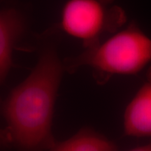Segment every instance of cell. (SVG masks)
<instances>
[{"mask_svg": "<svg viewBox=\"0 0 151 151\" xmlns=\"http://www.w3.org/2000/svg\"><path fill=\"white\" fill-rule=\"evenodd\" d=\"M58 29L41 48L31 73L0 99V115L11 145L20 151H46L57 143L52 132L57 94L65 70L57 50Z\"/></svg>", "mask_w": 151, "mask_h": 151, "instance_id": "obj_1", "label": "cell"}, {"mask_svg": "<svg viewBox=\"0 0 151 151\" xmlns=\"http://www.w3.org/2000/svg\"><path fill=\"white\" fill-rule=\"evenodd\" d=\"M151 61V39L137 22L113 34L106 41L85 48L77 56L63 61L65 70L74 73L82 67L91 68L97 83H106L116 75H134Z\"/></svg>", "mask_w": 151, "mask_h": 151, "instance_id": "obj_2", "label": "cell"}, {"mask_svg": "<svg viewBox=\"0 0 151 151\" xmlns=\"http://www.w3.org/2000/svg\"><path fill=\"white\" fill-rule=\"evenodd\" d=\"M126 21L125 12L116 0H69L62 9L59 28L87 48L117 32Z\"/></svg>", "mask_w": 151, "mask_h": 151, "instance_id": "obj_3", "label": "cell"}, {"mask_svg": "<svg viewBox=\"0 0 151 151\" xmlns=\"http://www.w3.org/2000/svg\"><path fill=\"white\" fill-rule=\"evenodd\" d=\"M123 128L129 137L151 138V67L145 83L125 109Z\"/></svg>", "mask_w": 151, "mask_h": 151, "instance_id": "obj_4", "label": "cell"}, {"mask_svg": "<svg viewBox=\"0 0 151 151\" xmlns=\"http://www.w3.org/2000/svg\"><path fill=\"white\" fill-rule=\"evenodd\" d=\"M25 27L23 16L16 9L0 10V84L4 82L10 71L13 50Z\"/></svg>", "mask_w": 151, "mask_h": 151, "instance_id": "obj_5", "label": "cell"}, {"mask_svg": "<svg viewBox=\"0 0 151 151\" xmlns=\"http://www.w3.org/2000/svg\"><path fill=\"white\" fill-rule=\"evenodd\" d=\"M46 151H118L116 145L95 130L84 127L67 140Z\"/></svg>", "mask_w": 151, "mask_h": 151, "instance_id": "obj_6", "label": "cell"}, {"mask_svg": "<svg viewBox=\"0 0 151 151\" xmlns=\"http://www.w3.org/2000/svg\"><path fill=\"white\" fill-rule=\"evenodd\" d=\"M11 145V139L9 132L6 129L0 128V148H6L10 147Z\"/></svg>", "mask_w": 151, "mask_h": 151, "instance_id": "obj_7", "label": "cell"}, {"mask_svg": "<svg viewBox=\"0 0 151 151\" xmlns=\"http://www.w3.org/2000/svg\"><path fill=\"white\" fill-rule=\"evenodd\" d=\"M129 151H151V140L147 145L132 149Z\"/></svg>", "mask_w": 151, "mask_h": 151, "instance_id": "obj_8", "label": "cell"}]
</instances>
